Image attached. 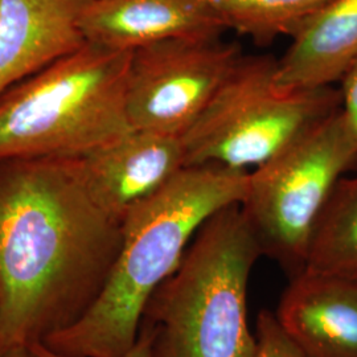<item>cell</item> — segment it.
Masks as SVG:
<instances>
[{"label": "cell", "instance_id": "cell-1", "mask_svg": "<svg viewBox=\"0 0 357 357\" xmlns=\"http://www.w3.org/2000/svg\"><path fill=\"white\" fill-rule=\"evenodd\" d=\"M121 245L122 224L93 197L81 158L0 162V354L85 317Z\"/></svg>", "mask_w": 357, "mask_h": 357}, {"label": "cell", "instance_id": "cell-2", "mask_svg": "<svg viewBox=\"0 0 357 357\" xmlns=\"http://www.w3.org/2000/svg\"><path fill=\"white\" fill-rule=\"evenodd\" d=\"M249 171L185 166L134 205L122 221V245L107 283L81 319L43 344L66 357H118L135 343L142 314L160 283L178 268L209 217L241 204Z\"/></svg>", "mask_w": 357, "mask_h": 357}, {"label": "cell", "instance_id": "cell-3", "mask_svg": "<svg viewBox=\"0 0 357 357\" xmlns=\"http://www.w3.org/2000/svg\"><path fill=\"white\" fill-rule=\"evenodd\" d=\"M262 250L241 205L209 217L142 314L151 357H253L248 286Z\"/></svg>", "mask_w": 357, "mask_h": 357}, {"label": "cell", "instance_id": "cell-4", "mask_svg": "<svg viewBox=\"0 0 357 357\" xmlns=\"http://www.w3.org/2000/svg\"><path fill=\"white\" fill-rule=\"evenodd\" d=\"M131 52L86 41L0 98V162L81 158L131 130Z\"/></svg>", "mask_w": 357, "mask_h": 357}, {"label": "cell", "instance_id": "cell-5", "mask_svg": "<svg viewBox=\"0 0 357 357\" xmlns=\"http://www.w3.org/2000/svg\"><path fill=\"white\" fill-rule=\"evenodd\" d=\"M340 106L339 90L283 85L273 56H241L203 114L181 137L187 166L249 171Z\"/></svg>", "mask_w": 357, "mask_h": 357}, {"label": "cell", "instance_id": "cell-6", "mask_svg": "<svg viewBox=\"0 0 357 357\" xmlns=\"http://www.w3.org/2000/svg\"><path fill=\"white\" fill-rule=\"evenodd\" d=\"M357 149L340 106L295 138L255 171H249L241 209L261 246L290 278L306 268L320 213Z\"/></svg>", "mask_w": 357, "mask_h": 357}, {"label": "cell", "instance_id": "cell-7", "mask_svg": "<svg viewBox=\"0 0 357 357\" xmlns=\"http://www.w3.org/2000/svg\"><path fill=\"white\" fill-rule=\"evenodd\" d=\"M220 36L168 38L131 52L126 109L132 128L183 137L241 59Z\"/></svg>", "mask_w": 357, "mask_h": 357}, {"label": "cell", "instance_id": "cell-8", "mask_svg": "<svg viewBox=\"0 0 357 357\" xmlns=\"http://www.w3.org/2000/svg\"><path fill=\"white\" fill-rule=\"evenodd\" d=\"M90 192L121 224L128 211L187 166L181 137L131 128L81 156Z\"/></svg>", "mask_w": 357, "mask_h": 357}, {"label": "cell", "instance_id": "cell-9", "mask_svg": "<svg viewBox=\"0 0 357 357\" xmlns=\"http://www.w3.org/2000/svg\"><path fill=\"white\" fill-rule=\"evenodd\" d=\"M93 0H0V98L81 48Z\"/></svg>", "mask_w": 357, "mask_h": 357}, {"label": "cell", "instance_id": "cell-10", "mask_svg": "<svg viewBox=\"0 0 357 357\" xmlns=\"http://www.w3.org/2000/svg\"><path fill=\"white\" fill-rule=\"evenodd\" d=\"M275 317L306 357H357V280L303 270Z\"/></svg>", "mask_w": 357, "mask_h": 357}, {"label": "cell", "instance_id": "cell-11", "mask_svg": "<svg viewBox=\"0 0 357 357\" xmlns=\"http://www.w3.org/2000/svg\"><path fill=\"white\" fill-rule=\"evenodd\" d=\"M85 40L134 51L168 38L220 36L209 0H93L81 19Z\"/></svg>", "mask_w": 357, "mask_h": 357}, {"label": "cell", "instance_id": "cell-12", "mask_svg": "<svg viewBox=\"0 0 357 357\" xmlns=\"http://www.w3.org/2000/svg\"><path fill=\"white\" fill-rule=\"evenodd\" d=\"M356 63L357 0H331L291 38L278 78L294 88H328Z\"/></svg>", "mask_w": 357, "mask_h": 357}, {"label": "cell", "instance_id": "cell-13", "mask_svg": "<svg viewBox=\"0 0 357 357\" xmlns=\"http://www.w3.org/2000/svg\"><path fill=\"white\" fill-rule=\"evenodd\" d=\"M305 270L357 280V175L335 185L314 229Z\"/></svg>", "mask_w": 357, "mask_h": 357}, {"label": "cell", "instance_id": "cell-14", "mask_svg": "<svg viewBox=\"0 0 357 357\" xmlns=\"http://www.w3.org/2000/svg\"><path fill=\"white\" fill-rule=\"evenodd\" d=\"M225 29L268 44L294 35L331 0H209Z\"/></svg>", "mask_w": 357, "mask_h": 357}, {"label": "cell", "instance_id": "cell-15", "mask_svg": "<svg viewBox=\"0 0 357 357\" xmlns=\"http://www.w3.org/2000/svg\"><path fill=\"white\" fill-rule=\"evenodd\" d=\"M255 333L253 357H306L282 328L275 312L270 310L259 311Z\"/></svg>", "mask_w": 357, "mask_h": 357}, {"label": "cell", "instance_id": "cell-16", "mask_svg": "<svg viewBox=\"0 0 357 357\" xmlns=\"http://www.w3.org/2000/svg\"><path fill=\"white\" fill-rule=\"evenodd\" d=\"M340 113L357 149V63L340 79Z\"/></svg>", "mask_w": 357, "mask_h": 357}, {"label": "cell", "instance_id": "cell-17", "mask_svg": "<svg viewBox=\"0 0 357 357\" xmlns=\"http://www.w3.org/2000/svg\"><path fill=\"white\" fill-rule=\"evenodd\" d=\"M29 352L32 357H66L56 354L43 343H35L29 345ZM118 357H151V336L147 330L139 327L138 337L132 347L128 349L125 354Z\"/></svg>", "mask_w": 357, "mask_h": 357}, {"label": "cell", "instance_id": "cell-18", "mask_svg": "<svg viewBox=\"0 0 357 357\" xmlns=\"http://www.w3.org/2000/svg\"><path fill=\"white\" fill-rule=\"evenodd\" d=\"M0 357H32L29 348L28 347H15L3 354H0Z\"/></svg>", "mask_w": 357, "mask_h": 357}]
</instances>
